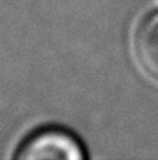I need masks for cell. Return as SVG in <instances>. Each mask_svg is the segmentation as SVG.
<instances>
[{"instance_id":"6da1fadb","label":"cell","mask_w":158,"mask_h":160,"mask_svg":"<svg viewBox=\"0 0 158 160\" xmlns=\"http://www.w3.org/2000/svg\"><path fill=\"white\" fill-rule=\"evenodd\" d=\"M13 157L17 160H82L87 154L70 132L49 128L26 137Z\"/></svg>"},{"instance_id":"7a4b0ae2","label":"cell","mask_w":158,"mask_h":160,"mask_svg":"<svg viewBox=\"0 0 158 160\" xmlns=\"http://www.w3.org/2000/svg\"><path fill=\"white\" fill-rule=\"evenodd\" d=\"M134 51L140 67L158 80V12L139 23L134 34Z\"/></svg>"}]
</instances>
